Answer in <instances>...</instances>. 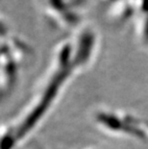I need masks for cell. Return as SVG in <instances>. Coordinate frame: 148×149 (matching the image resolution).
<instances>
[{"mask_svg": "<svg viewBox=\"0 0 148 149\" xmlns=\"http://www.w3.org/2000/svg\"><path fill=\"white\" fill-rule=\"evenodd\" d=\"M136 11L138 15V36L144 46H148V0H138Z\"/></svg>", "mask_w": 148, "mask_h": 149, "instance_id": "obj_3", "label": "cell"}, {"mask_svg": "<svg viewBox=\"0 0 148 149\" xmlns=\"http://www.w3.org/2000/svg\"><path fill=\"white\" fill-rule=\"evenodd\" d=\"M80 69L72 51L70 40L60 43L52 59L48 73L43 82L44 84L40 90V93L37 94L36 99L31 104V107L22 117L21 121L15 126V145L32 130L39 122L38 120L44 115L49 105L55 100L59 88H62L67 79L70 78L73 72H77Z\"/></svg>", "mask_w": 148, "mask_h": 149, "instance_id": "obj_1", "label": "cell"}, {"mask_svg": "<svg viewBox=\"0 0 148 149\" xmlns=\"http://www.w3.org/2000/svg\"><path fill=\"white\" fill-rule=\"evenodd\" d=\"M87 0H44V8L49 17L62 27L81 26Z\"/></svg>", "mask_w": 148, "mask_h": 149, "instance_id": "obj_2", "label": "cell"}]
</instances>
